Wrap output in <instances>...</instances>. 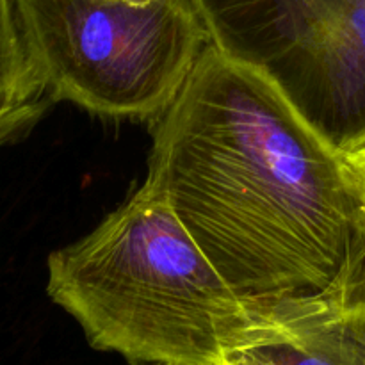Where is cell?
Here are the masks:
<instances>
[{"label":"cell","mask_w":365,"mask_h":365,"mask_svg":"<svg viewBox=\"0 0 365 365\" xmlns=\"http://www.w3.org/2000/svg\"><path fill=\"white\" fill-rule=\"evenodd\" d=\"M145 182L246 299L328 292L365 257V187L348 157L210 43L153 120Z\"/></svg>","instance_id":"1"},{"label":"cell","mask_w":365,"mask_h":365,"mask_svg":"<svg viewBox=\"0 0 365 365\" xmlns=\"http://www.w3.org/2000/svg\"><path fill=\"white\" fill-rule=\"evenodd\" d=\"M46 267L50 299L89 346L132 365H223L259 305L228 285L146 182Z\"/></svg>","instance_id":"2"},{"label":"cell","mask_w":365,"mask_h":365,"mask_svg":"<svg viewBox=\"0 0 365 365\" xmlns=\"http://www.w3.org/2000/svg\"><path fill=\"white\" fill-rule=\"evenodd\" d=\"M50 100L93 114L153 121L209 36L191 0H13Z\"/></svg>","instance_id":"3"},{"label":"cell","mask_w":365,"mask_h":365,"mask_svg":"<svg viewBox=\"0 0 365 365\" xmlns=\"http://www.w3.org/2000/svg\"><path fill=\"white\" fill-rule=\"evenodd\" d=\"M209 43L349 155L365 145V0H191Z\"/></svg>","instance_id":"4"},{"label":"cell","mask_w":365,"mask_h":365,"mask_svg":"<svg viewBox=\"0 0 365 365\" xmlns=\"http://www.w3.org/2000/svg\"><path fill=\"white\" fill-rule=\"evenodd\" d=\"M223 365H365V341L335 289L260 299L252 327Z\"/></svg>","instance_id":"5"},{"label":"cell","mask_w":365,"mask_h":365,"mask_svg":"<svg viewBox=\"0 0 365 365\" xmlns=\"http://www.w3.org/2000/svg\"><path fill=\"white\" fill-rule=\"evenodd\" d=\"M48 98L29 56L13 0H0V145L36 123Z\"/></svg>","instance_id":"6"},{"label":"cell","mask_w":365,"mask_h":365,"mask_svg":"<svg viewBox=\"0 0 365 365\" xmlns=\"http://www.w3.org/2000/svg\"><path fill=\"white\" fill-rule=\"evenodd\" d=\"M346 316L365 330V257L342 287L335 289Z\"/></svg>","instance_id":"7"},{"label":"cell","mask_w":365,"mask_h":365,"mask_svg":"<svg viewBox=\"0 0 365 365\" xmlns=\"http://www.w3.org/2000/svg\"><path fill=\"white\" fill-rule=\"evenodd\" d=\"M346 157H348L349 163L353 164V168L356 170V173H359L360 180H362V184L365 187V145L360 146L359 150H355V152L349 153V155H346Z\"/></svg>","instance_id":"8"},{"label":"cell","mask_w":365,"mask_h":365,"mask_svg":"<svg viewBox=\"0 0 365 365\" xmlns=\"http://www.w3.org/2000/svg\"><path fill=\"white\" fill-rule=\"evenodd\" d=\"M339 303H341V302H339ZM342 312H344V310H342ZM346 317H348V316H346ZM348 319H349V317H348ZM349 323H351V324H353V327H355V330H356V331H359V334H360V337H362V339H364V341H365V330H362V328H360V327H356V324H355V323H353V321H351V319H349Z\"/></svg>","instance_id":"9"},{"label":"cell","mask_w":365,"mask_h":365,"mask_svg":"<svg viewBox=\"0 0 365 365\" xmlns=\"http://www.w3.org/2000/svg\"><path fill=\"white\" fill-rule=\"evenodd\" d=\"M148 365H163V364H148Z\"/></svg>","instance_id":"10"}]
</instances>
